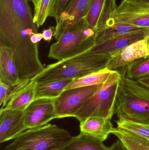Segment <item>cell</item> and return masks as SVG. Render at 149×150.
I'll return each mask as SVG.
<instances>
[{
  "mask_svg": "<svg viewBox=\"0 0 149 150\" xmlns=\"http://www.w3.org/2000/svg\"><path fill=\"white\" fill-rule=\"evenodd\" d=\"M111 56L88 50L73 57L48 65L33 79L45 83L64 79H76L105 69Z\"/></svg>",
  "mask_w": 149,
  "mask_h": 150,
  "instance_id": "obj_1",
  "label": "cell"
},
{
  "mask_svg": "<svg viewBox=\"0 0 149 150\" xmlns=\"http://www.w3.org/2000/svg\"><path fill=\"white\" fill-rule=\"evenodd\" d=\"M119 120L149 123V89L121 74L115 107Z\"/></svg>",
  "mask_w": 149,
  "mask_h": 150,
  "instance_id": "obj_2",
  "label": "cell"
},
{
  "mask_svg": "<svg viewBox=\"0 0 149 150\" xmlns=\"http://www.w3.org/2000/svg\"><path fill=\"white\" fill-rule=\"evenodd\" d=\"M97 29L83 18L64 32L50 47L48 58L63 60L91 49L95 45Z\"/></svg>",
  "mask_w": 149,
  "mask_h": 150,
  "instance_id": "obj_3",
  "label": "cell"
},
{
  "mask_svg": "<svg viewBox=\"0 0 149 150\" xmlns=\"http://www.w3.org/2000/svg\"><path fill=\"white\" fill-rule=\"evenodd\" d=\"M71 137L67 130L48 123L25 130L7 145L4 150H58Z\"/></svg>",
  "mask_w": 149,
  "mask_h": 150,
  "instance_id": "obj_4",
  "label": "cell"
},
{
  "mask_svg": "<svg viewBox=\"0 0 149 150\" xmlns=\"http://www.w3.org/2000/svg\"><path fill=\"white\" fill-rule=\"evenodd\" d=\"M121 74L115 71L96 92L79 110L74 117L80 123L91 117H99L111 120Z\"/></svg>",
  "mask_w": 149,
  "mask_h": 150,
  "instance_id": "obj_5",
  "label": "cell"
},
{
  "mask_svg": "<svg viewBox=\"0 0 149 150\" xmlns=\"http://www.w3.org/2000/svg\"><path fill=\"white\" fill-rule=\"evenodd\" d=\"M103 83L65 90L53 99L57 119L74 117L86 102L99 91Z\"/></svg>",
  "mask_w": 149,
  "mask_h": 150,
  "instance_id": "obj_6",
  "label": "cell"
},
{
  "mask_svg": "<svg viewBox=\"0 0 149 150\" xmlns=\"http://www.w3.org/2000/svg\"><path fill=\"white\" fill-rule=\"evenodd\" d=\"M55 119L57 118L52 99L35 100L24 110V123L28 129L46 125Z\"/></svg>",
  "mask_w": 149,
  "mask_h": 150,
  "instance_id": "obj_7",
  "label": "cell"
},
{
  "mask_svg": "<svg viewBox=\"0 0 149 150\" xmlns=\"http://www.w3.org/2000/svg\"><path fill=\"white\" fill-rule=\"evenodd\" d=\"M93 0H71L65 9L56 20L54 37L57 40L66 30L80 19L85 18L89 11Z\"/></svg>",
  "mask_w": 149,
  "mask_h": 150,
  "instance_id": "obj_8",
  "label": "cell"
},
{
  "mask_svg": "<svg viewBox=\"0 0 149 150\" xmlns=\"http://www.w3.org/2000/svg\"><path fill=\"white\" fill-rule=\"evenodd\" d=\"M27 129L24 123V110L1 108V143L14 140Z\"/></svg>",
  "mask_w": 149,
  "mask_h": 150,
  "instance_id": "obj_9",
  "label": "cell"
},
{
  "mask_svg": "<svg viewBox=\"0 0 149 150\" xmlns=\"http://www.w3.org/2000/svg\"><path fill=\"white\" fill-rule=\"evenodd\" d=\"M118 19L143 29L149 28V6L122 0L117 6Z\"/></svg>",
  "mask_w": 149,
  "mask_h": 150,
  "instance_id": "obj_10",
  "label": "cell"
},
{
  "mask_svg": "<svg viewBox=\"0 0 149 150\" xmlns=\"http://www.w3.org/2000/svg\"><path fill=\"white\" fill-rule=\"evenodd\" d=\"M148 36L149 28L143 29L123 34L95 45L90 50L97 53L108 54L112 57L128 46Z\"/></svg>",
  "mask_w": 149,
  "mask_h": 150,
  "instance_id": "obj_11",
  "label": "cell"
},
{
  "mask_svg": "<svg viewBox=\"0 0 149 150\" xmlns=\"http://www.w3.org/2000/svg\"><path fill=\"white\" fill-rule=\"evenodd\" d=\"M149 36L128 46L111 57L107 68L110 70L127 67L134 62L149 56L148 41Z\"/></svg>",
  "mask_w": 149,
  "mask_h": 150,
  "instance_id": "obj_12",
  "label": "cell"
},
{
  "mask_svg": "<svg viewBox=\"0 0 149 150\" xmlns=\"http://www.w3.org/2000/svg\"><path fill=\"white\" fill-rule=\"evenodd\" d=\"M111 120L102 117H89L80 123V133L103 142L114 129Z\"/></svg>",
  "mask_w": 149,
  "mask_h": 150,
  "instance_id": "obj_13",
  "label": "cell"
},
{
  "mask_svg": "<svg viewBox=\"0 0 149 150\" xmlns=\"http://www.w3.org/2000/svg\"><path fill=\"white\" fill-rule=\"evenodd\" d=\"M37 83L30 80L20 84L3 109L24 110L35 100Z\"/></svg>",
  "mask_w": 149,
  "mask_h": 150,
  "instance_id": "obj_14",
  "label": "cell"
},
{
  "mask_svg": "<svg viewBox=\"0 0 149 150\" xmlns=\"http://www.w3.org/2000/svg\"><path fill=\"white\" fill-rule=\"evenodd\" d=\"M0 80L10 86L21 83L13 53L0 46Z\"/></svg>",
  "mask_w": 149,
  "mask_h": 150,
  "instance_id": "obj_15",
  "label": "cell"
},
{
  "mask_svg": "<svg viewBox=\"0 0 149 150\" xmlns=\"http://www.w3.org/2000/svg\"><path fill=\"white\" fill-rule=\"evenodd\" d=\"M58 150H110L103 142L80 133Z\"/></svg>",
  "mask_w": 149,
  "mask_h": 150,
  "instance_id": "obj_16",
  "label": "cell"
},
{
  "mask_svg": "<svg viewBox=\"0 0 149 150\" xmlns=\"http://www.w3.org/2000/svg\"><path fill=\"white\" fill-rule=\"evenodd\" d=\"M73 80L64 79L48 83H37L35 100L40 98L53 99L57 98Z\"/></svg>",
  "mask_w": 149,
  "mask_h": 150,
  "instance_id": "obj_17",
  "label": "cell"
},
{
  "mask_svg": "<svg viewBox=\"0 0 149 150\" xmlns=\"http://www.w3.org/2000/svg\"><path fill=\"white\" fill-rule=\"evenodd\" d=\"M143 29H144L121 22L112 27L98 29L97 30L95 45L118 36L133 32L137 31Z\"/></svg>",
  "mask_w": 149,
  "mask_h": 150,
  "instance_id": "obj_18",
  "label": "cell"
},
{
  "mask_svg": "<svg viewBox=\"0 0 149 150\" xmlns=\"http://www.w3.org/2000/svg\"><path fill=\"white\" fill-rule=\"evenodd\" d=\"M115 70H110L107 68L95 73H92L85 76L74 79L65 90L83 86L104 83Z\"/></svg>",
  "mask_w": 149,
  "mask_h": 150,
  "instance_id": "obj_19",
  "label": "cell"
},
{
  "mask_svg": "<svg viewBox=\"0 0 149 150\" xmlns=\"http://www.w3.org/2000/svg\"><path fill=\"white\" fill-rule=\"evenodd\" d=\"M117 128L149 143V123L120 119L116 122Z\"/></svg>",
  "mask_w": 149,
  "mask_h": 150,
  "instance_id": "obj_20",
  "label": "cell"
},
{
  "mask_svg": "<svg viewBox=\"0 0 149 150\" xmlns=\"http://www.w3.org/2000/svg\"><path fill=\"white\" fill-rule=\"evenodd\" d=\"M112 134L118 137L129 150H149L148 142L129 133L114 128Z\"/></svg>",
  "mask_w": 149,
  "mask_h": 150,
  "instance_id": "obj_21",
  "label": "cell"
},
{
  "mask_svg": "<svg viewBox=\"0 0 149 150\" xmlns=\"http://www.w3.org/2000/svg\"><path fill=\"white\" fill-rule=\"evenodd\" d=\"M125 74L129 78L137 80L149 76V55L139 59L127 66Z\"/></svg>",
  "mask_w": 149,
  "mask_h": 150,
  "instance_id": "obj_22",
  "label": "cell"
},
{
  "mask_svg": "<svg viewBox=\"0 0 149 150\" xmlns=\"http://www.w3.org/2000/svg\"><path fill=\"white\" fill-rule=\"evenodd\" d=\"M106 1L107 0H93L89 11L85 17L87 22L91 27L97 29Z\"/></svg>",
  "mask_w": 149,
  "mask_h": 150,
  "instance_id": "obj_23",
  "label": "cell"
},
{
  "mask_svg": "<svg viewBox=\"0 0 149 150\" xmlns=\"http://www.w3.org/2000/svg\"><path fill=\"white\" fill-rule=\"evenodd\" d=\"M52 1V0H41L37 13L33 16L34 22L38 28L43 25L47 18L50 16Z\"/></svg>",
  "mask_w": 149,
  "mask_h": 150,
  "instance_id": "obj_24",
  "label": "cell"
},
{
  "mask_svg": "<svg viewBox=\"0 0 149 150\" xmlns=\"http://www.w3.org/2000/svg\"><path fill=\"white\" fill-rule=\"evenodd\" d=\"M18 85L10 86L0 80V105L4 108L10 99Z\"/></svg>",
  "mask_w": 149,
  "mask_h": 150,
  "instance_id": "obj_25",
  "label": "cell"
},
{
  "mask_svg": "<svg viewBox=\"0 0 149 150\" xmlns=\"http://www.w3.org/2000/svg\"><path fill=\"white\" fill-rule=\"evenodd\" d=\"M71 0H52L50 16L52 17L57 20L62 12L64 11Z\"/></svg>",
  "mask_w": 149,
  "mask_h": 150,
  "instance_id": "obj_26",
  "label": "cell"
},
{
  "mask_svg": "<svg viewBox=\"0 0 149 150\" xmlns=\"http://www.w3.org/2000/svg\"><path fill=\"white\" fill-rule=\"evenodd\" d=\"M43 39L45 41L50 42L53 36V32L51 28L44 30L42 33Z\"/></svg>",
  "mask_w": 149,
  "mask_h": 150,
  "instance_id": "obj_27",
  "label": "cell"
},
{
  "mask_svg": "<svg viewBox=\"0 0 149 150\" xmlns=\"http://www.w3.org/2000/svg\"><path fill=\"white\" fill-rule=\"evenodd\" d=\"M110 148V150H129L119 139L114 143Z\"/></svg>",
  "mask_w": 149,
  "mask_h": 150,
  "instance_id": "obj_28",
  "label": "cell"
},
{
  "mask_svg": "<svg viewBox=\"0 0 149 150\" xmlns=\"http://www.w3.org/2000/svg\"><path fill=\"white\" fill-rule=\"evenodd\" d=\"M42 39H43L42 33H34L31 37V41L35 45H38V43L41 41Z\"/></svg>",
  "mask_w": 149,
  "mask_h": 150,
  "instance_id": "obj_29",
  "label": "cell"
},
{
  "mask_svg": "<svg viewBox=\"0 0 149 150\" xmlns=\"http://www.w3.org/2000/svg\"><path fill=\"white\" fill-rule=\"evenodd\" d=\"M139 83L149 89V76L136 80Z\"/></svg>",
  "mask_w": 149,
  "mask_h": 150,
  "instance_id": "obj_30",
  "label": "cell"
},
{
  "mask_svg": "<svg viewBox=\"0 0 149 150\" xmlns=\"http://www.w3.org/2000/svg\"><path fill=\"white\" fill-rule=\"evenodd\" d=\"M33 3L34 5V15L33 16H36L38 11V8L40 5L41 0H29Z\"/></svg>",
  "mask_w": 149,
  "mask_h": 150,
  "instance_id": "obj_31",
  "label": "cell"
},
{
  "mask_svg": "<svg viewBox=\"0 0 149 150\" xmlns=\"http://www.w3.org/2000/svg\"><path fill=\"white\" fill-rule=\"evenodd\" d=\"M136 3L141 4L149 6V0H128Z\"/></svg>",
  "mask_w": 149,
  "mask_h": 150,
  "instance_id": "obj_32",
  "label": "cell"
},
{
  "mask_svg": "<svg viewBox=\"0 0 149 150\" xmlns=\"http://www.w3.org/2000/svg\"><path fill=\"white\" fill-rule=\"evenodd\" d=\"M148 52H149V39L148 40Z\"/></svg>",
  "mask_w": 149,
  "mask_h": 150,
  "instance_id": "obj_33",
  "label": "cell"
},
{
  "mask_svg": "<svg viewBox=\"0 0 149 150\" xmlns=\"http://www.w3.org/2000/svg\"></svg>",
  "mask_w": 149,
  "mask_h": 150,
  "instance_id": "obj_34",
  "label": "cell"
}]
</instances>
